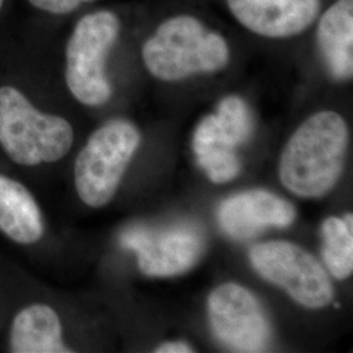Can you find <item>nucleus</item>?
Listing matches in <instances>:
<instances>
[{
  "mask_svg": "<svg viewBox=\"0 0 353 353\" xmlns=\"http://www.w3.org/2000/svg\"><path fill=\"white\" fill-rule=\"evenodd\" d=\"M348 147V127L335 112L309 117L287 143L280 179L301 198H322L339 181Z\"/></svg>",
  "mask_w": 353,
  "mask_h": 353,
  "instance_id": "nucleus-1",
  "label": "nucleus"
},
{
  "mask_svg": "<svg viewBox=\"0 0 353 353\" xmlns=\"http://www.w3.org/2000/svg\"><path fill=\"white\" fill-rule=\"evenodd\" d=\"M141 54L150 74L164 81L217 72L230 59L227 39L190 14L166 19L145 41Z\"/></svg>",
  "mask_w": 353,
  "mask_h": 353,
  "instance_id": "nucleus-2",
  "label": "nucleus"
},
{
  "mask_svg": "<svg viewBox=\"0 0 353 353\" xmlns=\"http://www.w3.org/2000/svg\"><path fill=\"white\" fill-rule=\"evenodd\" d=\"M72 141L74 130L64 118L41 113L13 87L0 88V145L16 164L55 163Z\"/></svg>",
  "mask_w": 353,
  "mask_h": 353,
  "instance_id": "nucleus-3",
  "label": "nucleus"
},
{
  "mask_svg": "<svg viewBox=\"0 0 353 353\" xmlns=\"http://www.w3.org/2000/svg\"><path fill=\"white\" fill-rule=\"evenodd\" d=\"M119 19L110 11L89 13L80 19L65 49V81L76 100L101 106L112 97L106 76V58L119 37Z\"/></svg>",
  "mask_w": 353,
  "mask_h": 353,
  "instance_id": "nucleus-4",
  "label": "nucleus"
},
{
  "mask_svg": "<svg viewBox=\"0 0 353 353\" xmlns=\"http://www.w3.org/2000/svg\"><path fill=\"white\" fill-rule=\"evenodd\" d=\"M139 144L138 128L126 119H112L96 130L76 159L80 199L93 208L110 202Z\"/></svg>",
  "mask_w": 353,
  "mask_h": 353,
  "instance_id": "nucleus-5",
  "label": "nucleus"
},
{
  "mask_svg": "<svg viewBox=\"0 0 353 353\" xmlns=\"http://www.w3.org/2000/svg\"><path fill=\"white\" fill-rule=\"evenodd\" d=\"M250 108L239 96H228L219 102L195 128L192 148L198 164L214 183H225L239 176L241 163L236 148L250 139Z\"/></svg>",
  "mask_w": 353,
  "mask_h": 353,
  "instance_id": "nucleus-6",
  "label": "nucleus"
},
{
  "mask_svg": "<svg viewBox=\"0 0 353 353\" xmlns=\"http://www.w3.org/2000/svg\"><path fill=\"white\" fill-rule=\"evenodd\" d=\"M249 258L262 278L284 288L303 306L319 309L332 300L334 288L326 270L303 248L287 241H268L254 245Z\"/></svg>",
  "mask_w": 353,
  "mask_h": 353,
  "instance_id": "nucleus-7",
  "label": "nucleus"
},
{
  "mask_svg": "<svg viewBox=\"0 0 353 353\" xmlns=\"http://www.w3.org/2000/svg\"><path fill=\"white\" fill-rule=\"evenodd\" d=\"M123 248L138 255L140 271L148 276L169 278L191 270L202 258L205 240L194 224L128 228L121 236Z\"/></svg>",
  "mask_w": 353,
  "mask_h": 353,
  "instance_id": "nucleus-8",
  "label": "nucleus"
},
{
  "mask_svg": "<svg viewBox=\"0 0 353 353\" xmlns=\"http://www.w3.org/2000/svg\"><path fill=\"white\" fill-rule=\"evenodd\" d=\"M208 316L214 336L233 352H265L271 326L258 299L250 290L227 283L212 290Z\"/></svg>",
  "mask_w": 353,
  "mask_h": 353,
  "instance_id": "nucleus-9",
  "label": "nucleus"
},
{
  "mask_svg": "<svg viewBox=\"0 0 353 353\" xmlns=\"http://www.w3.org/2000/svg\"><path fill=\"white\" fill-rule=\"evenodd\" d=\"M294 219V207L267 190L236 194L217 211L220 227L234 240H249L267 228L290 227Z\"/></svg>",
  "mask_w": 353,
  "mask_h": 353,
  "instance_id": "nucleus-10",
  "label": "nucleus"
},
{
  "mask_svg": "<svg viewBox=\"0 0 353 353\" xmlns=\"http://www.w3.org/2000/svg\"><path fill=\"white\" fill-rule=\"evenodd\" d=\"M241 26L268 38L299 36L314 24L321 0H227Z\"/></svg>",
  "mask_w": 353,
  "mask_h": 353,
  "instance_id": "nucleus-11",
  "label": "nucleus"
},
{
  "mask_svg": "<svg viewBox=\"0 0 353 353\" xmlns=\"http://www.w3.org/2000/svg\"><path fill=\"white\" fill-rule=\"evenodd\" d=\"M316 45L328 74L335 80L353 75V0H336L321 16Z\"/></svg>",
  "mask_w": 353,
  "mask_h": 353,
  "instance_id": "nucleus-12",
  "label": "nucleus"
},
{
  "mask_svg": "<svg viewBox=\"0 0 353 353\" xmlns=\"http://www.w3.org/2000/svg\"><path fill=\"white\" fill-rule=\"evenodd\" d=\"M11 352L70 353L62 341V325L50 306L34 303L23 309L13 319Z\"/></svg>",
  "mask_w": 353,
  "mask_h": 353,
  "instance_id": "nucleus-13",
  "label": "nucleus"
},
{
  "mask_svg": "<svg viewBox=\"0 0 353 353\" xmlns=\"http://www.w3.org/2000/svg\"><path fill=\"white\" fill-rule=\"evenodd\" d=\"M0 230L11 240L29 245L43 236V219L26 186L0 176Z\"/></svg>",
  "mask_w": 353,
  "mask_h": 353,
  "instance_id": "nucleus-14",
  "label": "nucleus"
},
{
  "mask_svg": "<svg viewBox=\"0 0 353 353\" xmlns=\"http://www.w3.org/2000/svg\"><path fill=\"white\" fill-rule=\"evenodd\" d=\"M352 217H328L322 225V258L331 275L341 280L353 271Z\"/></svg>",
  "mask_w": 353,
  "mask_h": 353,
  "instance_id": "nucleus-15",
  "label": "nucleus"
},
{
  "mask_svg": "<svg viewBox=\"0 0 353 353\" xmlns=\"http://www.w3.org/2000/svg\"><path fill=\"white\" fill-rule=\"evenodd\" d=\"M93 0H29L32 6L38 10L54 13V14H67L74 12L81 4L90 3Z\"/></svg>",
  "mask_w": 353,
  "mask_h": 353,
  "instance_id": "nucleus-16",
  "label": "nucleus"
},
{
  "mask_svg": "<svg viewBox=\"0 0 353 353\" xmlns=\"http://www.w3.org/2000/svg\"><path fill=\"white\" fill-rule=\"evenodd\" d=\"M157 353H190L194 352V350L190 347L189 344L183 341H169L159 345L156 348Z\"/></svg>",
  "mask_w": 353,
  "mask_h": 353,
  "instance_id": "nucleus-17",
  "label": "nucleus"
},
{
  "mask_svg": "<svg viewBox=\"0 0 353 353\" xmlns=\"http://www.w3.org/2000/svg\"><path fill=\"white\" fill-rule=\"evenodd\" d=\"M3 1H4V0H0V8H1V6H3Z\"/></svg>",
  "mask_w": 353,
  "mask_h": 353,
  "instance_id": "nucleus-18",
  "label": "nucleus"
}]
</instances>
